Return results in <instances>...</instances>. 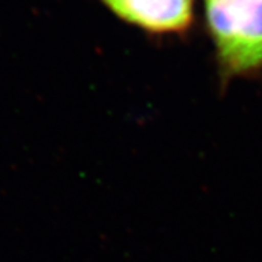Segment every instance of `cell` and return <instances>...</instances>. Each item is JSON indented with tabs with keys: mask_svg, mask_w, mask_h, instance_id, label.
<instances>
[{
	"mask_svg": "<svg viewBox=\"0 0 262 262\" xmlns=\"http://www.w3.org/2000/svg\"><path fill=\"white\" fill-rule=\"evenodd\" d=\"M220 86L262 73V0H202Z\"/></svg>",
	"mask_w": 262,
	"mask_h": 262,
	"instance_id": "6da1fadb",
	"label": "cell"
},
{
	"mask_svg": "<svg viewBox=\"0 0 262 262\" xmlns=\"http://www.w3.org/2000/svg\"><path fill=\"white\" fill-rule=\"evenodd\" d=\"M119 20L151 36L186 38L195 27L196 0H99Z\"/></svg>",
	"mask_w": 262,
	"mask_h": 262,
	"instance_id": "7a4b0ae2",
	"label": "cell"
}]
</instances>
